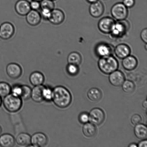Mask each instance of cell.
I'll return each mask as SVG.
<instances>
[{"label": "cell", "instance_id": "cell-1", "mask_svg": "<svg viewBox=\"0 0 147 147\" xmlns=\"http://www.w3.org/2000/svg\"><path fill=\"white\" fill-rule=\"evenodd\" d=\"M71 93L64 86H57L53 89L52 101L57 107L60 109L67 108L71 104Z\"/></svg>", "mask_w": 147, "mask_h": 147}, {"label": "cell", "instance_id": "cell-2", "mask_svg": "<svg viewBox=\"0 0 147 147\" xmlns=\"http://www.w3.org/2000/svg\"><path fill=\"white\" fill-rule=\"evenodd\" d=\"M98 66L102 73L109 74L117 69L119 63L114 57L109 55L101 57L98 62Z\"/></svg>", "mask_w": 147, "mask_h": 147}, {"label": "cell", "instance_id": "cell-3", "mask_svg": "<svg viewBox=\"0 0 147 147\" xmlns=\"http://www.w3.org/2000/svg\"><path fill=\"white\" fill-rule=\"evenodd\" d=\"M4 108L10 113L18 111L22 106V99L10 93L4 97L3 101Z\"/></svg>", "mask_w": 147, "mask_h": 147}, {"label": "cell", "instance_id": "cell-4", "mask_svg": "<svg viewBox=\"0 0 147 147\" xmlns=\"http://www.w3.org/2000/svg\"><path fill=\"white\" fill-rule=\"evenodd\" d=\"M111 13L112 16L118 21L126 19L128 15L127 8L123 3H118L112 7Z\"/></svg>", "mask_w": 147, "mask_h": 147}, {"label": "cell", "instance_id": "cell-5", "mask_svg": "<svg viewBox=\"0 0 147 147\" xmlns=\"http://www.w3.org/2000/svg\"><path fill=\"white\" fill-rule=\"evenodd\" d=\"M129 28V22L125 20L119 21L115 22L111 33L113 36L121 37L127 32Z\"/></svg>", "mask_w": 147, "mask_h": 147}, {"label": "cell", "instance_id": "cell-6", "mask_svg": "<svg viewBox=\"0 0 147 147\" xmlns=\"http://www.w3.org/2000/svg\"><path fill=\"white\" fill-rule=\"evenodd\" d=\"M89 121L94 125H99L103 123L105 119V113L99 108H94L89 114Z\"/></svg>", "mask_w": 147, "mask_h": 147}, {"label": "cell", "instance_id": "cell-7", "mask_svg": "<svg viewBox=\"0 0 147 147\" xmlns=\"http://www.w3.org/2000/svg\"><path fill=\"white\" fill-rule=\"evenodd\" d=\"M15 28L11 23L5 22L0 26V38L4 40L9 39L13 36Z\"/></svg>", "mask_w": 147, "mask_h": 147}, {"label": "cell", "instance_id": "cell-8", "mask_svg": "<svg viewBox=\"0 0 147 147\" xmlns=\"http://www.w3.org/2000/svg\"><path fill=\"white\" fill-rule=\"evenodd\" d=\"M115 20L109 17H105L99 20L98 24L99 29L105 34H109L111 32L115 23Z\"/></svg>", "mask_w": 147, "mask_h": 147}, {"label": "cell", "instance_id": "cell-9", "mask_svg": "<svg viewBox=\"0 0 147 147\" xmlns=\"http://www.w3.org/2000/svg\"><path fill=\"white\" fill-rule=\"evenodd\" d=\"M48 142L47 137L42 132L34 133L31 136V145L34 147H42L47 145Z\"/></svg>", "mask_w": 147, "mask_h": 147}, {"label": "cell", "instance_id": "cell-10", "mask_svg": "<svg viewBox=\"0 0 147 147\" xmlns=\"http://www.w3.org/2000/svg\"><path fill=\"white\" fill-rule=\"evenodd\" d=\"M96 55L100 57L112 55L114 52L113 46L106 43H101L96 46Z\"/></svg>", "mask_w": 147, "mask_h": 147}, {"label": "cell", "instance_id": "cell-11", "mask_svg": "<svg viewBox=\"0 0 147 147\" xmlns=\"http://www.w3.org/2000/svg\"><path fill=\"white\" fill-rule=\"evenodd\" d=\"M6 72L10 78L16 79L18 78L21 76L22 69L18 64L16 63H11L7 66Z\"/></svg>", "mask_w": 147, "mask_h": 147}, {"label": "cell", "instance_id": "cell-12", "mask_svg": "<svg viewBox=\"0 0 147 147\" xmlns=\"http://www.w3.org/2000/svg\"><path fill=\"white\" fill-rule=\"evenodd\" d=\"M15 10L18 15L26 16L31 10L30 2L27 0H18L15 4Z\"/></svg>", "mask_w": 147, "mask_h": 147}, {"label": "cell", "instance_id": "cell-13", "mask_svg": "<svg viewBox=\"0 0 147 147\" xmlns=\"http://www.w3.org/2000/svg\"><path fill=\"white\" fill-rule=\"evenodd\" d=\"M65 18V15L61 10L54 8L51 11V16L49 21L54 25H58L63 22Z\"/></svg>", "mask_w": 147, "mask_h": 147}, {"label": "cell", "instance_id": "cell-14", "mask_svg": "<svg viewBox=\"0 0 147 147\" xmlns=\"http://www.w3.org/2000/svg\"><path fill=\"white\" fill-rule=\"evenodd\" d=\"M109 80L111 84L115 86H121L125 81V76L122 72L116 70L109 74Z\"/></svg>", "mask_w": 147, "mask_h": 147}, {"label": "cell", "instance_id": "cell-15", "mask_svg": "<svg viewBox=\"0 0 147 147\" xmlns=\"http://www.w3.org/2000/svg\"><path fill=\"white\" fill-rule=\"evenodd\" d=\"M104 10L105 8L103 4L99 1L91 4L89 8L90 15L96 18H98L102 16Z\"/></svg>", "mask_w": 147, "mask_h": 147}, {"label": "cell", "instance_id": "cell-16", "mask_svg": "<svg viewBox=\"0 0 147 147\" xmlns=\"http://www.w3.org/2000/svg\"><path fill=\"white\" fill-rule=\"evenodd\" d=\"M26 16L27 23L32 26H36L41 22L42 18L38 11L31 10Z\"/></svg>", "mask_w": 147, "mask_h": 147}, {"label": "cell", "instance_id": "cell-17", "mask_svg": "<svg viewBox=\"0 0 147 147\" xmlns=\"http://www.w3.org/2000/svg\"><path fill=\"white\" fill-rule=\"evenodd\" d=\"M114 52L116 57L120 59H123L130 55L131 49L127 45L124 44L118 45L114 49Z\"/></svg>", "mask_w": 147, "mask_h": 147}, {"label": "cell", "instance_id": "cell-18", "mask_svg": "<svg viewBox=\"0 0 147 147\" xmlns=\"http://www.w3.org/2000/svg\"><path fill=\"white\" fill-rule=\"evenodd\" d=\"M138 64V60L136 57L130 55L123 59L122 61V65L123 68L128 71L135 69Z\"/></svg>", "mask_w": 147, "mask_h": 147}, {"label": "cell", "instance_id": "cell-19", "mask_svg": "<svg viewBox=\"0 0 147 147\" xmlns=\"http://www.w3.org/2000/svg\"><path fill=\"white\" fill-rule=\"evenodd\" d=\"M15 142L20 146H30L31 145V136L28 133L21 132L17 136Z\"/></svg>", "mask_w": 147, "mask_h": 147}, {"label": "cell", "instance_id": "cell-20", "mask_svg": "<svg viewBox=\"0 0 147 147\" xmlns=\"http://www.w3.org/2000/svg\"><path fill=\"white\" fill-rule=\"evenodd\" d=\"M44 86L42 85L40 86H34L32 89L31 98L34 102L36 103H41L43 100L42 90Z\"/></svg>", "mask_w": 147, "mask_h": 147}, {"label": "cell", "instance_id": "cell-21", "mask_svg": "<svg viewBox=\"0 0 147 147\" xmlns=\"http://www.w3.org/2000/svg\"><path fill=\"white\" fill-rule=\"evenodd\" d=\"M30 83L33 86L43 85L45 81V77L43 74L40 71H35L31 74L29 78Z\"/></svg>", "mask_w": 147, "mask_h": 147}, {"label": "cell", "instance_id": "cell-22", "mask_svg": "<svg viewBox=\"0 0 147 147\" xmlns=\"http://www.w3.org/2000/svg\"><path fill=\"white\" fill-rule=\"evenodd\" d=\"M15 139L9 134H4L0 136V146L3 147H12L15 144Z\"/></svg>", "mask_w": 147, "mask_h": 147}, {"label": "cell", "instance_id": "cell-23", "mask_svg": "<svg viewBox=\"0 0 147 147\" xmlns=\"http://www.w3.org/2000/svg\"><path fill=\"white\" fill-rule=\"evenodd\" d=\"M83 127L84 135L86 137L91 138L96 135L97 130L94 125L87 122L84 124Z\"/></svg>", "mask_w": 147, "mask_h": 147}, {"label": "cell", "instance_id": "cell-24", "mask_svg": "<svg viewBox=\"0 0 147 147\" xmlns=\"http://www.w3.org/2000/svg\"><path fill=\"white\" fill-rule=\"evenodd\" d=\"M134 131L135 136L138 139L143 140L146 138L147 128L145 125L140 123L136 125Z\"/></svg>", "mask_w": 147, "mask_h": 147}, {"label": "cell", "instance_id": "cell-25", "mask_svg": "<svg viewBox=\"0 0 147 147\" xmlns=\"http://www.w3.org/2000/svg\"><path fill=\"white\" fill-rule=\"evenodd\" d=\"M87 96L89 100L92 101L97 102L101 99L102 93L99 89L96 88H92L88 92Z\"/></svg>", "mask_w": 147, "mask_h": 147}, {"label": "cell", "instance_id": "cell-26", "mask_svg": "<svg viewBox=\"0 0 147 147\" xmlns=\"http://www.w3.org/2000/svg\"><path fill=\"white\" fill-rule=\"evenodd\" d=\"M67 61L68 64H74L78 66L82 63V57L78 53L73 52L69 55Z\"/></svg>", "mask_w": 147, "mask_h": 147}, {"label": "cell", "instance_id": "cell-27", "mask_svg": "<svg viewBox=\"0 0 147 147\" xmlns=\"http://www.w3.org/2000/svg\"><path fill=\"white\" fill-rule=\"evenodd\" d=\"M11 87L9 84L5 82H0V96L5 97L11 93Z\"/></svg>", "mask_w": 147, "mask_h": 147}, {"label": "cell", "instance_id": "cell-28", "mask_svg": "<svg viewBox=\"0 0 147 147\" xmlns=\"http://www.w3.org/2000/svg\"><path fill=\"white\" fill-rule=\"evenodd\" d=\"M53 89L49 86H44L42 90L43 100L47 102L52 100Z\"/></svg>", "mask_w": 147, "mask_h": 147}, {"label": "cell", "instance_id": "cell-29", "mask_svg": "<svg viewBox=\"0 0 147 147\" xmlns=\"http://www.w3.org/2000/svg\"><path fill=\"white\" fill-rule=\"evenodd\" d=\"M122 86L123 91L126 93H131L135 89L134 84L130 80H127L124 82Z\"/></svg>", "mask_w": 147, "mask_h": 147}, {"label": "cell", "instance_id": "cell-30", "mask_svg": "<svg viewBox=\"0 0 147 147\" xmlns=\"http://www.w3.org/2000/svg\"><path fill=\"white\" fill-rule=\"evenodd\" d=\"M22 92L21 98L22 100H27L31 98L32 89L27 85H22Z\"/></svg>", "mask_w": 147, "mask_h": 147}, {"label": "cell", "instance_id": "cell-31", "mask_svg": "<svg viewBox=\"0 0 147 147\" xmlns=\"http://www.w3.org/2000/svg\"><path fill=\"white\" fill-rule=\"evenodd\" d=\"M41 9L46 8L52 11L55 8V4L54 1L51 0H42L40 1Z\"/></svg>", "mask_w": 147, "mask_h": 147}, {"label": "cell", "instance_id": "cell-32", "mask_svg": "<svg viewBox=\"0 0 147 147\" xmlns=\"http://www.w3.org/2000/svg\"><path fill=\"white\" fill-rule=\"evenodd\" d=\"M22 92V85L14 84L11 87V93L14 96L21 98Z\"/></svg>", "mask_w": 147, "mask_h": 147}, {"label": "cell", "instance_id": "cell-33", "mask_svg": "<svg viewBox=\"0 0 147 147\" xmlns=\"http://www.w3.org/2000/svg\"><path fill=\"white\" fill-rule=\"evenodd\" d=\"M79 70L78 66L74 64H68L67 67V72L70 76H74L77 75Z\"/></svg>", "mask_w": 147, "mask_h": 147}, {"label": "cell", "instance_id": "cell-34", "mask_svg": "<svg viewBox=\"0 0 147 147\" xmlns=\"http://www.w3.org/2000/svg\"><path fill=\"white\" fill-rule=\"evenodd\" d=\"M51 10L46 8L41 9V11L40 12L42 19L45 21H49L51 15Z\"/></svg>", "mask_w": 147, "mask_h": 147}, {"label": "cell", "instance_id": "cell-35", "mask_svg": "<svg viewBox=\"0 0 147 147\" xmlns=\"http://www.w3.org/2000/svg\"><path fill=\"white\" fill-rule=\"evenodd\" d=\"M79 120L81 123L85 124L88 122L89 121V116L88 114L86 112H82L79 116Z\"/></svg>", "mask_w": 147, "mask_h": 147}, {"label": "cell", "instance_id": "cell-36", "mask_svg": "<svg viewBox=\"0 0 147 147\" xmlns=\"http://www.w3.org/2000/svg\"><path fill=\"white\" fill-rule=\"evenodd\" d=\"M131 121L132 124L136 126L141 123L142 121V118L139 115L135 114L132 116Z\"/></svg>", "mask_w": 147, "mask_h": 147}, {"label": "cell", "instance_id": "cell-37", "mask_svg": "<svg viewBox=\"0 0 147 147\" xmlns=\"http://www.w3.org/2000/svg\"><path fill=\"white\" fill-rule=\"evenodd\" d=\"M30 8L31 10L38 11L41 9V4L40 1L32 0L30 2Z\"/></svg>", "mask_w": 147, "mask_h": 147}, {"label": "cell", "instance_id": "cell-38", "mask_svg": "<svg viewBox=\"0 0 147 147\" xmlns=\"http://www.w3.org/2000/svg\"><path fill=\"white\" fill-rule=\"evenodd\" d=\"M135 3V0H123V3L127 8L134 7Z\"/></svg>", "mask_w": 147, "mask_h": 147}, {"label": "cell", "instance_id": "cell-39", "mask_svg": "<svg viewBox=\"0 0 147 147\" xmlns=\"http://www.w3.org/2000/svg\"><path fill=\"white\" fill-rule=\"evenodd\" d=\"M140 37L141 39L145 44L147 42V29H144L141 33Z\"/></svg>", "mask_w": 147, "mask_h": 147}, {"label": "cell", "instance_id": "cell-40", "mask_svg": "<svg viewBox=\"0 0 147 147\" xmlns=\"http://www.w3.org/2000/svg\"><path fill=\"white\" fill-rule=\"evenodd\" d=\"M139 147H147V141L146 140H143L140 142L138 145Z\"/></svg>", "mask_w": 147, "mask_h": 147}, {"label": "cell", "instance_id": "cell-41", "mask_svg": "<svg viewBox=\"0 0 147 147\" xmlns=\"http://www.w3.org/2000/svg\"><path fill=\"white\" fill-rule=\"evenodd\" d=\"M142 106H143L144 108H145V109H147V103L146 100L144 101L143 103H142Z\"/></svg>", "mask_w": 147, "mask_h": 147}, {"label": "cell", "instance_id": "cell-42", "mask_svg": "<svg viewBox=\"0 0 147 147\" xmlns=\"http://www.w3.org/2000/svg\"><path fill=\"white\" fill-rule=\"evenodd\" d=\"M86 1L92 4L93 3L96 2V1H98V0H86Z\"/></svg>", "mask_w": 147, "mask_h": 147}, {"label": "cell", "instance_id": "cell-43", "mask_svg": "<svg viewBox=\"0 0 147 147\" xmlns=\"http://www.w3.org/2000/svg\"><path fill=\"white\" fill-rule=\"evenodd\" d=\"M129 147H138V145L136 144L132 143L129 144Z\"/></svg>", "mask_w": 147, "mask_h": 147}, {"label": "cell", "instance_id": "cell-44", "mask_svg": "<svg viewBox=\"0 0 147 147\" xmlns=\"http://www.w3.org/2000/svg\"><path fill=\"white\" fill-rule=\"evenodd\" d=\"M2 99H1V97L0 96V107L1 106V104H2Z\"/></svg>", "mask_w": 147, "mask_h": 147}, {"label": "cell", "instance_id": "cell-45", "mask_svg": "<svg viewBox=\"0 0 147 147\" xmlns=\"http://www.w3.org/2000/svg\"><path fill=\"white\" fill-rule=\"evenodd\" d=\"M2 128H1V127L0 126V134L1 133V132H2Z\"/></svg>", "mask_w": 147, "mask_h": 147}, {"label": "cell", "instance_id": "cell-46", "mask_svg": "<svg viewBox=\"0 0 147 147\" xmlns=\"http://www.w3.org/2000/svg\"><path fill=\"white\" fill-rule=\"evenodd\" d=\"M33 1H40H40H41L42 0H33Z\"/></svg>", "mask_w": 147, "mask_h": 147}, {"label": "cell", "instance_id": "cell-47", "mask_svg": "<svg viewBox=\"0 0 147 147\" xmlns=\"http://www.w3.org/2000/svg\"><path fill=\"white\" fill-rule=\"evenodd\" d=\"M51 1H56V0H51Z\"/></svg>", "mask_w": 147, "mask_h": 147}]
</instances>
